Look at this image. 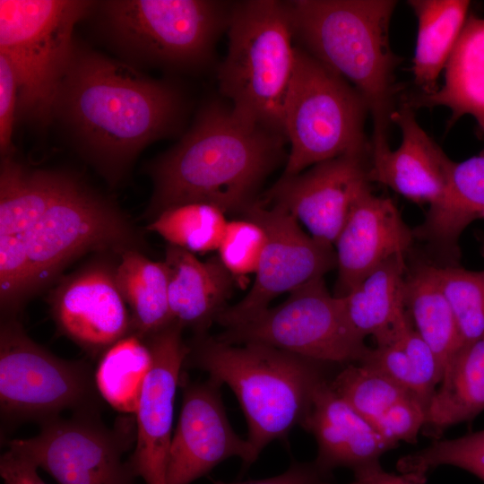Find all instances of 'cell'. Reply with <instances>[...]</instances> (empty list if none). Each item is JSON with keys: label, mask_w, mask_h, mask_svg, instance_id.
I'll return each mask as SVG.
<instances>
[{"label": "cell", "mask_w": 484, "mask_h": 484, "mask_svg": "<svg viewBox=\"0 0 484 484\" xmlns=\"http://www.w3.org/2000/svg\"><path fill=\"white\" fill-rule=\"evenodd\" d=\"M144 240L111 201L66 171L33 169L13 156L0 169V306L17 317L26 301L86 253L121 255Z\"/></svg>", "instance_id": "cell-1"}, {"label": "cell", "mask_w": 484, "mask_h": 484, "mask_svg": "<svg viewBox=\"0 0 484 484\" xmlns=\"http://www.w3.org/2000/svg\"><path fill=\"white\" fill-rule=\"evenodd\" d=\"M183 114L174 85L74 42L52 118L114 184L147 145L177 129Z\"/></svg>", "instance_id": "cell-2"}, {"label": "cell", "mask_w": 484, "mask_h": 484, "mask_svg": "<svg viewBox=\"0 0 484 484\" xmlns=\"http://www.w3.org/2000/svg\"><path fill=\"white\" fill-rule=\"evenodd\" d=\"M287 139L238 117L219 102L205 105L190 130L147 170L151 221L169 207L203 202L241 213L283 157Z\"/></svg>", "instance_id": "cell-3"}, {"label": "cell", "mask_w": 484, "mask_h": 484, "mask_svg": "<svg viewBox=\"0 0 484 484\" xmlns=\"http://www.w3.org/2000/svg\"><path fill=\"white\" fill-rule=\"evenodd\" d=\"M393 0L288 1L301 48L352 85L373 120L372 149L388 146L397 108L393 71L400 58L389 46Z\"/></svg>", "instance_id": "cell-4"}, {"label": "cell", "mask_w": 484, "mask_h": 484, "mask_svg": "<svg viewBox=\"0 0 484 484\" xmlns=\"http://www.w3.org/2000/svg\"><path fill=\"white\" fill-rule=\"evenodd\" d=\"M187 344L185 367L206 372L235 393L257 457L301 425L317 388L333 377V365L262 343L228 344L204 333Z\"/></svg>", "instance_id": "cell-5"}, {"label": "cell", "mask_w": 484, "mask_h": 484, "mask_svg": "<svg viewBox=\"0 0 484 484\" xmlns=\"http://www.w3.org/2000/svg\"><path fill=\"white\" fill-rule=\"evenodd\" d=\"M227 31L220 92L238 117L286 138L283 108L297 48L288 2L233 3Z\"/></svg>", "instance_id": "cell-6"}, {"label": "cell", "mask_w": 484, "mask_h": 484, "mask_svg": "<svg viewBox=\"0 0 484 484\" xmlns=\"http://www.w3.org/2000/svg\"><path fill=\"white\" fill-rule=\"evenodd\" d=\"M82 0H1L0 54L17 84L16 118L47 124L73 49L75 24L93 8Z\"/></svg>", "instance_id": "cell-7"}, {"label": "cell", "mask_w": 484, "mask_h": 484, "mask_svg": "<svg viewBox=\"0 0 484 484\" xmlns=\"http://www.w3.org/2000/svg\"><path fill=\"white\" fill-rule=\"evenodd\" d=\"M368 108L346 80L297 46L283 123L290 143L284 175L350 153H368L364 132Z\"/></svg>", "instance_id": "cell-8"}, {"label": "cell", "mask_w": 484, "mask_h": 484, "mask_svg": "<svg viewBox=\"0 0 484 484\" xmlns=\"http://www.w3.org/2000/svg\"><path fill=\"white\" fill-rule=\"evenodd\" d=\"M232 4L211 0H111L100 4L112 45L133 61L198 68L227 29Z\"/></svg>", "instance_id": "cell-9"}, {"label": "cell", "mask_w": 484, "mask_h": 484, "mask_svg": "<svg viewBox=\"0 0 484 484\" xmlns=\"http://www.w3.org/2000/svg\"><path fill=\"white\" fill-rule=\"evenodd\" d=\"M104 400L95 372L84 360L52 354L26 333L17 317H3L0 327V411L7 427L39 425L71 411L100 414Z\"/></svg>", "instance_id": "cell-10"}, {"label": "cell", "mask_w": 484, "mask_h": 484, "mask_svg": "<svg viewBox=\"0 0 484 484\" xmlns=\"http://www.w3.org/2000/svg\"><path fill=\"white\" fill-rule=\"evenodd\" d=\"M234 345L262 343L331 365L360 363L370 348L350 324L340 298L317 278L290 292L281 305L215 336Z\"/></svg>", "instance_id": "cell-11"}, {"label": "cell", "mask_w": 484, "mask_h": 484, "mask_svg": "<svg viewBox=\"0 0 484 484\" xmlns=\"http://www.w3.org/2000/svg\"><path fill=\"white\" fill-rule=\"evenodd\" d=\"M100 414L76 413L40 425L35 436L13 439L15 450L58 484H134L137 478L124 454L135 444L136 422L131 416L117 418L107 427Z\"/></svg>", "instance_id": "cell-12"}, {"label": "cell", "mask_w": 484, "mask_h": 484, "mask_svg": "<svg viewBox=\"0 0 484 484\" xmlns=\"http://www.w3.org/2000/svg\"><path fill=\"white\" fill-rule=\"evenodd\" d=\"M242 215L263 227L266 244L252 288L242 300L227 307L216 319L225 328L254 317L269 307L277 296L323 278L336 267L333 246L306 234L282 207L255 200Z\"/></svg>", "instance_id": "cell-13"}, {"label": "cell", "mask_w": 484, "mask_h": 484, "mask_svg": "<svg viewBox=\"0 0 484 484\" xmlns=\"http://www.w3.org/2000/svg\"><path fill=\"white\" fill-rule=\"evenodd\" d=\"M182 406L172 436L166 484H190L221 462L237 456L248 469L258 458L247 439L231 428L221 400L222 385L181 376Z\"/></svg>", "instance_id": "cell-14"}, {"label": "cell", "mask_w": 484, "mask_h": 484, "mask_svg": "<svg viewBox=\"0 0 484 484\" xmlns=\"http://www.w3.org/2000/svg\"><path fill=\"white\" fill-rule=\"evenodd\" d=\"M370 152L350 153L283 175L266 193V203L285 209L316 240L333 246L359 195L370 188Z\"/></svg>", "instance_id": "cell-15"}, {"label": "cell", "mask_w": 484, "mask_h": 484, "mask_svg": "<svg viewBox=\"0 0 484 484\" xmlns=\"http://www.w3.org/2000/svg\"><path fill=\"white\" fill-rule=\"evenodd\" d=\"M183 330L181 324L172 322L144 338L151 350L152 365L134 414L136 440L128 459L136 477L146 484H166L175 396L189 351Z\"/></svg>", "instance_id": "cell-16"}, {"label": "cell", "mask_w": 484, "mask_h": 484, "mask_svg": "<svg viewBox=\"0 0 484 484\" xmlns=\"http://www.w3.org/2000/svg\"><path fill=\"white\" fill-rule=\"evenodd\" d=\"M48 301L59 333L93 358L99 359L132 333L116 267L106 262L92 263L61 279Z\"/></svg>", "instance_id": "cell-17"}, {"label": "cell", "mask_w": 484, "mask_h": 484, "mask_svg": "<svg viewBox=\"0 0 484 484\" xmlns=\"http://www.w3.org/2000/svg\"><path fill=\"white\" fill-rule=\"evenodd\" d=\"M415 241L395 203L371 188L354 203L335 240L338 279L334 296L348 294L389 258L407 255Z\"/></svg>", "instance_id": "cell-18"}, {"label": "cell", "mask_w": 484, "mask_h": 484, "mask_svg": "<svg viewBox=\"0 0 484 484\" xmlns=\"http://www.w3.org/2000/svg\"><path fill=\"white\" fill-rule=\"evenodd\" d=\"M402 132L400 146L370 148L368 178L387 186L406 199L429 204L442 194L453 163L439 145L416 120L414 108L406 101L392 115Z\"/></svg>", "instance_id": "cell-19"}, {"label": "cell", "mask_w": 484, "mask_h": 484, "mask_svg": "<svg viewBox=\"0 0 484 484\" xmlns=\"http://www.w3.org/2000/svg\"><path fill=\"white\" fill-rule=\"evenodd\" d=\"M331 379L317 388L300 425L317 443L315 462L324 471L333 473L337 468L354 471L379 462L385 453L396 445L382 436L333 389Z\"/></svg>", "instance_id": "cell-20"}, {"label": "cell", "mask_w": 484, "mask_h": 484, "mask_svg": "<svg viewBox=\"0 0 484 484\" xmlns=\"http://www.w3.org/2000/svg\"><path fill=\"white\" fill-rule=\"evenodd\" d=\"M483 212L484 148L465 160L453 161L442 194L429 204L423 222L412 229L414 238L444 259L443 265H459V238Z\"/></svg>", "instance_id": "cell-21"}, {"label": "cell", "mask_w": 484, "mask_h": 484, "mask_svg": "<svg viewBox=\"0 0 484 484\" xmlns=\"http://www.w3.org/2000/svg\"><path fill=\"white\" fill-rule=\"evenodd\" d=\"M169 273V303L174 322L206 333L210 325L227 307L234 276L218 255L203 262L194 254L168 245L165 259Z\"/></svg>", "instance_id": "cell-22"}, {"label": "cell", "mask_w": 484, "mask_h": 484, "mask_svg": "<svg viewBox=\"0 0 484 484\" xmlns=\"http://www.w3.org/2000/svg\"><path fill=\"white\" fill-rule=\"evenodd\" d=\"M405 101L413 108H448L449 126L470 115L484 134V18L468 16L445 66L444 85L432 94L419 93Z\"/></svg>", "instance_id": "cell-23"}, {"label": "cell", "mask_w": 484, "mask_h": 484, "mask_svg": "<svg viewBox=\"0 0 484 484\" xmlns=\"http://www.w3.org/2000/svg\"><path fill=\"white\" fill-rule=\"evenodd\" d=\"M406 255L389 258L341 297L346 317L363 338L373 336L376 346L391 342L406 316L404 283Z\"/></svg>", "instance_id": "cell-24"}, {"label": "cell", "mask_w": 484, "mask_h": 484, "mask_svg": "<svg viewBox=\"0 0 484 484\" xmlns=\"http://www.w3.org/2000/svg\"><path fill=\"white\" fill-rule=\"evenodd\" d=\"M484 411V337L465 343L445 367L421 431L439 437L445 429Z\"/></svg>", "instance_id": "cell-25"}, {"label": "cell", "mask_w": 484, "mask_h": 484, "mask_svg": "<svg viewBox=\"0 0 484 484\" xmlns=\"http://www.w3.org/2000/svg\"><path fill=\"white\" fill-rule=\"evenodd\" d=\"M418 19V36L412 60L414 82L420 93L432 94L437 79L468 18V0H410Z\"/></svg>", "instance_id": "cell-26"}, {"label": "cell", "mask_w": 484, "mask_h": 484, "mask_svg": "<svg viewBox=\"0 0 484 484\" xmlns=\"http://www.w3.org/2000/svg\"><path fill=\"white\" fill-rule=\"evenodd\" d=\"M116 281L131 315L132 333L145 338L174 322L164 261H152L139 250L125 251L116 267Z\"/></svg>", "instance_id": "cell-27"}, {"label": "cell", "mask_w": 484, "mask_h": 484, "mask_svg": "<svg viewBox=\"0 0 484 484\" xmlns=\"http://www.w3.org/2000/svg\"><path fill=\"white\" fill-rule=\"evenodd\" d=\"M404 305L415 330L435 353L443 375L462 343L451 307L432 272L431 263L413 262L408 266Z\"/></svg>", "instance_id": "cell-28"}, {"label": "cell", "mask_w": 484, "mask_h": 484, "mask_svg": "<svg viewBox=\"0 0 484 484\" xmlns=\"http://www.w3.org/2000/svg\"><path fill=\"white\" fill-rule=\"evenodd\" d=\"M361 364L385 375L419 399L427 408L442 378L437 359L415 330L407 313L394 339L370 348Z\"/></svg>", "instance_id": "cell-29"}, {"label": "cell", "mask_w": 484, "mask_h": 484, "mask_svg": "<svg viewBox=\"0 0 484 484\" xmlns=\"http://www.w3.org/2000/svg\"><path fill=\"white\" fill-rule=\"evenodd\" d=\"M151 365L150 346L134 333L109 347L95 370L96 385L104 402L122 413L135 414Z\"/></svg>", "instance_id": "cell-30"}, {"label": "cell", "mask_w": 484, "mask_h": 484, "mask_svg": "<svg viewBox=\"0 0 484 484\" xmlns=\"http://www.w3.org/2000/svg\"><path fill=\"white\" fill-rule=\"evenodd\" d=\"M228 220L217 206L191 202L167 208L147 229L158 233L169 245L194 253L217 250Z\"/></svg>", "instance_id": "cell-31"}, {"label": "cell", "mask_w": 484, "mask_h": 484, "mask_svg": "<svg viewBox=\"0 0 484 484\" xmlns=\"http://www.w3.org/2000/svg\"><path fill=\"white\" fill-rule=\"evenodd\" d=\"M330 383L333 389L373 427L393 405L414 396L385 375L361 363L342 366Z\"/></svg>", "instance_id": "cell-32"}, {"label": "cell", "mask_w": 484, "mask_h": 484, "mask_svg": "<svg viewBox=\"0 0 484 484\" xmlns=\"http://www.w3.org/2000/svg\"><path fill=\"white\" fill-rule=\"evenodd\" d=\"M431 269L451 307L462 345L484 337V270L432 263Z\"/></svg>", "instance_id": "cell-33"}, {"label": "cell", "mask_w": 484, "mask_h": 484, "mask_svg": "<svg viewBox=\"0 0 484 484\" xmlns=\"http://www.w3.org/2000/svg\"><path fill=\"white\" fill-rule=\"evenodd\" d=\"M442 465L461 468L484 481V429L457 438L436 440L400 457L396 468L402 473L427 476Z\"/></svg>", "instance_id": "cell-34"}, {"label": "cell", "mask_w": 484, "mask_h": 484, "mask_svg": "<svg viewBox=\"0 0 484 484\" xmlns=\"http://www.w3.org/2000/svg\"><path fill=\"white\" fill-rule=\"evenodd\" d=\"M266 244V234L257 222L243 220L228 221L220 239L218 256L233 275L255 273Z\"/></svg>", "instance_id": "cell-35"}, {"label": "cell", "mask_w": 484, "mask_h": 484, "mask_svg": "<svg viewBox=\"0 0 484 484\" xmlns=\"http://www.w3.org/2000/svg\"><path fill=\"white\" fill-rule=\"evenodd\" d=\"M426 414V406L411 395L389 408L375 422L374 428L396 446L400 441L414 444L423 428Z\"/></svg>", "instance_id": "cell-36"}, {"label": "cell", "mask_w": 484, "mask_h": 484, "mask_svg": "<svg viewBox=\"0 0 484 484\" xmlns=\"http://www.w3.org/2000/svg\"><path fill=\"white\" fill-rule=\"evenodd\" d=\"M17 114V84L12 66L0 54V153L13 156V132Z\"/></svg>", "instance_id": "cell-37"}, {"label": "cell", "mask_w": 484, "mask_h": 484, "mask_svg": "<svg viewBox=\"0 0 484 484\" xmlns=\"http://www.w3.org/2000/svg\"><path fill=\"white\" fill-rule=\"evenodd\" d=\"M212 484H335L333 474L321 470L315 461L300 462L293 461L283 473L263 480L245 482H224L213 480Z\"/></svg>", "instance_id": "cell-38"}, {"label": "cell", "mask_w": 484, "mask_h": 484, "mask_svg": "<svg viewBox=\"0 0 484 484\" xmlns=\"http://www.w3.org/2000/svg\"><path fill=\"white\" fill-rule=\"evenodd\" d=\"M38 469L26 456L10 448L0 458V475L4 484H46Z\"/></svg>", "instance_id": "cell-39"}, {"label": "cell", "mask_w": 484, "mask_h": 484, "mask_svg": "<svg viewBox=\"0 0 484 484\" xmlns=\"http://www.w3.org/2000/svg\"><path fill=\"white\" fill-rule=\"evenodd\" d=\"M354 479L349 484H426L427 476L415 473L395 474L383 469L380 462L353 471Z\"/></svg>", "instance_id": "cell-40"}, {"label": "cell", "mask_w": 484, "mask_h": 484, "mask_svg": "<svg viewBox=\"0 0 484 484\" xmlns=\"http://www.w3.org/2000/svg\"><path fill=\"white\" fill-rule=\"evenodd\" d=\"M478 239L480 241L481 253L484 255V235L479 234Z\"/></svg>", "instance_id": "cell-41"}, {"label": "cell", "mask_w": 484, "mask_h": 484, "mask_svg": "<svg viewBox=\"0 0 484 484\" xmlns=\"http://www.w3.org/2000/svg\"><path fill=\"white\" fill-rule=\"evenodd\" d=\"M480 220H484V212L480 215Z\"/></svg>", "instance_id": "cell-42"}]
</instances>
